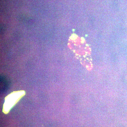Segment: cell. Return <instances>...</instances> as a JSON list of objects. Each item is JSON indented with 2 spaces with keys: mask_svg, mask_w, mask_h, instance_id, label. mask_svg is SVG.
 Segmentation results:
<instances>
[{
  "mask_svg": "<svg viewBox=\"0 0 127 127\" xmlns=\"http://www.w3.org/2000/svg\"><path fill=\"white\" fill-rule=\"evenodd\" d=\"M25 94V91H21L13 92L7 96L5 98L3 105V112L5 113H8L10 110Z\"/></svg>",
  "mask_w": 127,
  "mask_h": 127,
  "instance_id": "cell-1",
  "label": "cell"
}]
</instances>
